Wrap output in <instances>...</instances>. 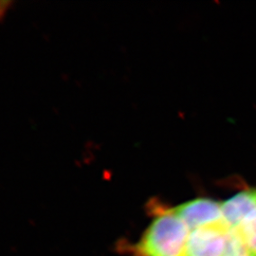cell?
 Instances as JSON below:
<instances>
[{
    "mask_svg": "<svg viewBox=\"0 0 256 256\" xmlns=\"http://www.w3.org/2000/svg\"><path fill=\"white\" fill-rule=\"evenodd\" d=\"M154 218L135 243H120L131 256H184L190 230L170 209L152 206Z\"/></svg>",
    "mask_w": 256,
    "mask_h": 256,
    "instance_id": "6da1fadb",
    "label": "cell"
},
{
    "mask_svg": "<svg viewBox=\"0 0 256 256\" xmlns=\"http://www.w3.org/2000/svg\"><path fill=\"white\" fill-rule=\"evenodd\" d=\"M232 230L223 220L190 232L184 256H226Z\"/></svg>",
    "mask_w": 256,
    "mask_h": 256,
    "instance_id": "7a4b0ae2",
    "label": "cell"
},
{
    "mask_svg": "<svg viewBox=\"0 0 256 256\" xmlns=\"http://www.w3.org/2000/svg\"><path fill=\"white\" fill-rule=\"evenodd\" d=\"M170 210L192 232L222 220L221 203L208 198H198Z\"/></svg>",
    "mask_w": 256,
    "mask_h": 256,
    "instance_id": "3957f363",
    "label": "cell"
},
{
    "mask_svg": "<svg viewBox=\"0 0 256 256\" xmlns=\"http://www.w3.org/2000/svg\"><path fill=\"white\" fill-rule=\"evenodd\" d=\"M232 232L241 241L250 256H256V212Z\"/></svg>",
    "mask_w": 256,
    "mask_h": 256,
    "instance_id": "5b68a950",
    "label": "cell"
},
{
    "mask_svg": "<svg viewBox=\"0 0 256 256\" xmlns=\"http://www.w3.org/2000/svg\"><path fill=\"white\" fill-rule=\"evenodd\" d=\"M222 220L234 230L256 212V188L242 190L221 203Z\"/></svg>",
    "mask_w": 256,
    "mask_h": 256,
    "instance_id": "277c9868",
    "label": "cell"
},
{
    "mask_svg": "<svg viewBox=\"0 0 256 256\" xmlns=\"http://www.w3.org/2000/svg\"><path fill=\"white\" fill-rule=\"evenodd\" d=\"M226 256H250L247 250L238 236L232 232V238L230 241L229 248Z\"/></svg>",
    "mask_w": 256,
    "mask_h": 256,
    "instance_id": "8992f818",
    "label": "cell"
}]
</instances>
